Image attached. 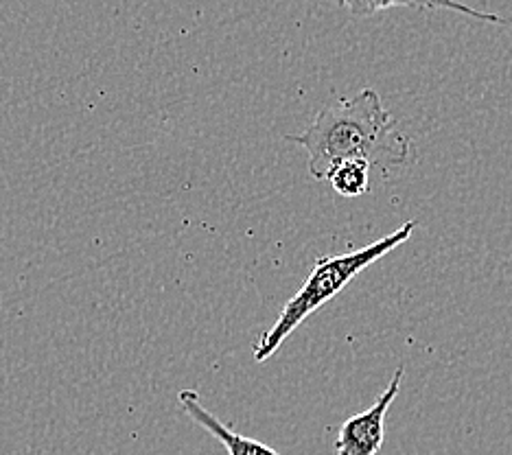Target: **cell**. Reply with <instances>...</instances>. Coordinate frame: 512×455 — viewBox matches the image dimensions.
Wrapping results in <instances>:
<instances>
[{"label": "cell", "mask_w": 512, "mask_h": 455, "mask_svg": "<svg viewBox=\"0 0 512 455\" xmlns=\"http://www.w3.org/2000/svg\"><path fill=\"white\" fill-rule=\"evenodd\" d=\"M287 140L307 149L309 171L316 180H327L346 160H364L370 167H399L410 156V140L399 132L372 88L327 105L305 132L289 134Z\"/></svg>", "instance_id": "6da1fadb"}, {"label": "cell", "mask_w": 512, "mask_h": 455, "mask_svg": "<svg viewBox=\"0 0 512 455\" xmlns=\"http://www.w3.org/2000/svg\"><path fill=\"white\" fill-rule=\"evenodd\" d=\"M414 226V221H407L401 228L390 232L386 237H381L375 243L366 245V248H359L348 254L322 256V259H318L305 283L296 291V296L283 307L272 329H267L259 337V342L254 344V361L261 364V361L270 359L287 337L292 335L313 311L327 305L335 296H340L346 285L353 283L366 267L377 263L388 252L399 248V245L410 239Z\"/></svg>", "instance_id": "7a4b0ae2"}, {"label": "cell", "mask_w": 512, "mask_h": 455, "mask_svg": "<svg viewBox=\"0 0 512 455\" xmlns=\"http://www.w3.org/2000/svg\"><path fill=\"white\" fill-rule=\"evenodd\" d=\"M405 377V368L399 366L388 388L379 394V399L368 407L366 412L355 414L337 431L335 455H377L386 440V416L390 405L399 396L401 381Z\"/></svg>", "instance_id": "3957f363"}, {"label": "cell", "mask_w": 512, "mask_h": 455, "mask_svg": "<svg viewBox=\"0 0 512 455\" xmlns=\"http://www.w3.org/2000/svg\"><path fill=\"white\" fill-rule=\"evenodd\" d=\"M178 403H180V410L189 416L195 425L206 429L208 434L217 438L221 445L226 447L228 455H281L272 447L263 445V442L252 440L248 436H241V434H237V431L226 427L215 414L206 410V407L202 405L200 394H197L195 390H182L178 394Z\"/></svg>", "instance_id": "277c9868"}, {"label": "cell", "mask_w": 512, "mask_h": 455, "mask_svg": "<svg viewBox=\"0 0 512 455\" xmlns=\"http://www.w3.org/2000/svg\"><path fill=\"white\" fill-rule=\"evenodd\" d=\"M335 3L346 7L355 18H366V16L377 14V11L392 9V7H412V9H451V11H458V14L477 18V20L506 22L497 14H488V11L473 9L469 5L460 3V0H335Z\"/></svg>", "instance_id": "5b68a950"}, {"label": "cell", "mask_w": 512, "mask_h": 455, "mask_svg": "<svg viewBox=\"0 0 512 455\" xmlns=\"http://www.w3.org/2000/svg\"><path fill=\"white\" fill-rule=\"evenodd\" d=\"M327 180L342 197H359L368 191L370 165L364 160H346L329 173Z\"/></svg>", "instance_id": "8992f818"}]
</instances>
